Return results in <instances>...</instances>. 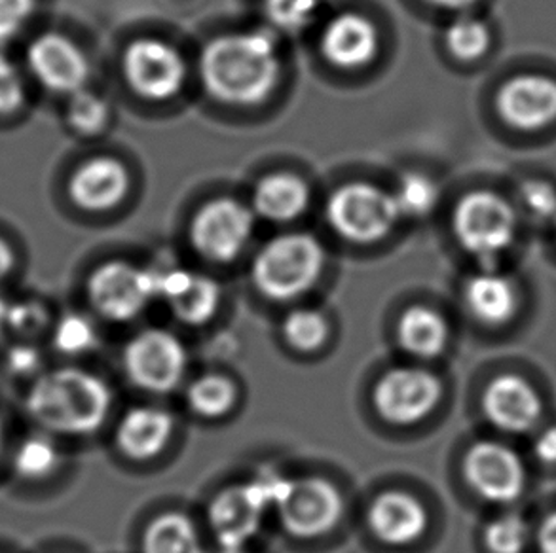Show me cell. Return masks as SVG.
Here are the masks:
<instances>
[{"label":"cell","instance_id":"obj_2","mask_svg":"<svg viewBox=\"0 0 556 553\" xmlns=\"http://www.w3.org/2000/svg\"><path fill=\"white\" fill-rule=\"evenodd\" d=\"M27 412L48 433L83 436L111 412V389L98 375L61 368L40 375L27 395Z\"/></svg>","mask_w":556,"mask_h":553},{"label":"cell","instance_id":"obj_37","mask_svg":"<svg viewBox=\"0 0 556 553\" xmlns=\"http://www.w3.org/2000/svg\"><path fill=\"white\" fill-rule=\"evenodd\" d=\"M25 103V83L14 61L0 52V116H10Z\"/></svg>","mask_w":556,"mask_h":553},{"label":"cell","instance_id":"obj_16","mask_svg":"<svg viewBox=\"0 0 556 553\" xmlns=\"http://www.w3.org/2000/svg\"><path fill=\"white\" fill-rule=\"evenodd\" d=\"M482 410L504 433H528L542 417V400L519 375H500L482 395Z\"/></svg>","mask_w":556,"mask_h":553},{"label":"cell","instance_id":"obj_5","mask_svg":"<svg viewBox=\"0 0 556 553\" xmlns=\"http://www.w3.org/2000/svg\"><path fill=\"white\" fill-rule=\"evenodd\" d=\"M327 217L342 237L355 243H372L391 232L401 213L393 195L372 184L352 182L331 195Z\"/></svg>","mask_w":556,"mask_h":553},{"label":"cell","instance_id":"obj_20","mask_svg":"<svg viewBox=\"0 0 556 553\" xmlns=\"http://www.w3.org/2000/svg\"><path fill=\"white\" fill-rule=\"evenodd\" d=\"M321 50L332 65L357 68L367 65L378 50L375 25L359 14L334 17L321 38Z\"/></svg>","mask_w":556,"mask_h":553},{"label":"cell","instance_id":"obj_27","mask_svg":"<svg viewBox=\"0 0 556 553\" xmlns=\"http://www.w3.org/2000/svg\"><path fill=\"white\" fill-rule=\"evenodd\" d=\"M58 463H60L58 448L52 438H48L46 434L27 436L15 449L14 468L23 478H45L55 471Z\"/></svg>","mask_w":556,"mask_h":553},{"label":"cell","instance_id":"obj_26","mask_svg":"<svg viewBox=\"0 0 556 553\" xmlns=\"http://www.w3.org/2000/svg\"><path fill=\"white\" fill-rule=\"evenodd\" d=\"M236 387L223 375H205L188 389V404L202 417H220L232 410Z\"/></svg>","mask_w":556,"mask_h":553},{"label":"cell","instance_id":"obj_10","mask_svg":"<svg viewBox=\"0 0 556 553\" xmlns=\"http://www.w3.org/2000/svg\"><path fill=\"white\" fill-rule=\"evenodd\" d=\"M253 224V213L248 207L223 197L207 203L195 215L190 237L203 258L213 262H230L248 245Z\"/></svg>","mask_w":556,"mask_h":553},{"label":"cell","instance_id":"obj_38","mask_svg":"<svg viewBox=\"0 0 556 553\" xmlns=\"http://www.w3.org/2000/svg\"><path fill=\"white\" fill-rule=\"evenodd\" d=\"M33 10L35 0H0V44H7L25 27Z\"/></svg>","mask_w":556,"mask_h":553},{"label":"cell","instance_id":"obj_23","mask_svg":"<svg viewBox=\"0 0 556 553\" xmlns=\"http://www.w3.org/2000/svg\"><path fill=\"white\" fill-rule=\"evenodd\" d=\"M308 205V187L294 175H270L261 180L253 194V207L261 217L286 222L299 217Z\"/></svg>","mask_w":556,"mask_h":553},{"label":"cell","instance_id":"obj_39","mask_svg":"<svg viewBox=\"0 0 556 553\" xmlns=\"http://www.w3.org/2000/svg\"><path fill=\"white\" fill-rule=\"evenodd\" d=\"M42 364V357L35 345L15 344L8 349L7 368L10 374L17 377H29L38 372V368Z\"/></svg>","mask_w":556,"mask_h":553},{"label":"cell","instance_id":"obj_30","mask_svg":"<svg viewBox=\"0 0 556 553\" xmlns=\"http://www.w3.org/2000/svg\"><path fill=\"white\" fill-rule=\"evenodd\" d=\"M484 542L492 553H522L530 542V527L519 514L497 517L484 531Z\"/></svg>","mask_w":556,"mask_h":553},{"label":"cell","instance_id":"obj_25","mask_svg":"<svg viewBox=\"0 0 556 553\" xmlns=\"http://www.w3.org/2000/svg\"><path fill=\"white\" fill-rule=\"evenodd\" d=\"M143 553H203L194 525L182 514L156 517L144 531Z\"/></svg>","mask_w":556,"mask_h":553},{"label":"cell","instance_id":"obj_41","mask_svg":"<svg viewBox=\"0 0 556 553\" xmlns=\"http://www.w3.org/2000/svg\"><path fill=\"white\" fill-rule=\"evenodd\" d=\"M538 544L542 553H556V512L543 519L538 532Z\"/></svg>","mask_w":556,"mask_h":553},{"label":"cell","instance_id":"obj_11","mask_svg":"<svg viewBox=\"0 0 556 553\" xmlns=\"http://www.w3.org/2000/svg\"><path fill=\"white\" fill-rule=\"evenodd\" d=\"M464 476L484 501L507 504L519 499L527 471L520 456L497 441H479L464 461Z\"/></svg>","mask_w":556,"mask_h":553},{"label":"cell","instance_id":"obj_36","mask_svg":"<svg viewBox=\"0 0 556 553\" xmlns=\"http://www.w3.org/2000/svg\"><path fill=\"white\" fill-rule=\"evenodd\" d=\"M48 311L37 299H22L10 304L8 330L22 337L38 336L46 329Z\"/></svg>","mask_w":556,"mask_h":553},{"label":"cell","instance_id":"obj_22","mask_svg":"<svg viewBox=\"0 0 556 553\" xmlns=\"http://www.w3.org/2000/svg\"><path fill=\"white\" fill-rule=\"evenodd\" d=\"M466 304L475 319L500 326L511 321L519 307V292L509 276L482 271L466 284Z\"/></svg>","mask_w":556,"mask_h":553},{"label":"cell","instance_id":"obj_9","mask_svg":"<svg viewBox=\"0 0 556 553\" xmlns=\"http://www.w3.org/2000/svg\"><path fill=\"white\" fill-rule=\"evenodd\" d=\"M443 397L437 375L421 368H395L383 375L375 389V406L386 421L413 425L435 410Z\"/></svg>","mask_w":556,"mask_h":553},{"label":"cell","instance_id":"obj_44","mask_svg":"<svg viewBox=\"0 0 556 553\" xmlns=\"http://www.w3.org/2000/svg\"><path fill=\"white\" fill-rule=\"evenodd\" d=\"M8 313H10V304L0 298V339L8 332Z\"/></svg>","mask_w":556,"mask_h":553},{"label":"cell","instance_id":"obj_32","mask_svg":"<svg viewBox=\"0 0 556 553\" xmlns=\"http://www.w3.org/2000/svg\"><path fill=\"white\" fill-rule=\"evenodd\" d=\"M98 342V334L88 317L78 313H68L58 322L53 330V345L55 349L65 355H83L90 351Z\"/></svg>","mask_w":556,"mask_h":553},{"label":"cell","instance_id":"obj_31","mask_svg":"<svg viewBox=\"0 0 556 553\" xmlns=\"http://www.w3.org/2000/svg\"><path fill=\"white\" fill-rule=\"evenodd\" d=\"M283 334L294 349L308 352L316 351L325 344L329 329H327L324 314L302 309V311H294L287 317Z\"/></svg>","mask_w":556,"mask_h":553},{"label":"cell","instance_id":"obj_29","mask_svg":"<svg viewBox=\"0 0 556 553\" xmlns=\"http://www.w3.org/2000/svg\"><path fill=\"white\" fill-rule=\"evenodd\" d=\"M393 197H395L401 215L424 217L435 207L439 190H437L435 182L429 177L410 172L401 179L397 192L393 194Z\"/></svg>","mask_w":556,"mask_h":553},{"label":"cell","instance_id":"obj_46","mask_svg":"<svg viewBox=\"0 0 556 553\" xmlns=\"http://www.w3.org/2000/svg\"><path fill=\"white\" fill-rule=\"evenodd\" d=\"M2 440H4V436H2V423H0V451H2Z\"/></svg>","mask_w":556,"mask_h":553},{"label":"cell","instance_id":"obj_15","mask_svg":"<svg viewBox=\"0 0 556 553\" xmlns=\"http://www.w3.org/2000/svg\"><path fill=\"white\" fill-rule=\"evenodd\" d=\"M27 63L30 73L48 90L76 93L88 80V60L80 48L58 33H46L29 46Z\"/></svg>","mask_w":556,"mask_h":553},{"label":"cell","instance_id":"obj_35","mask_svg":"<svg viewBox=\"0 0 556 553\" xmlns=\"http://www.w3.org/2000/svg\"><path fill=\"white\" fill-rule=\"evenodd\" d=\"M519 200L522 209L530 217L540 220L556 218V188L547 180H527L519 188Z\"/></svg>","mask_w":556,"mask_h":553},{"label":"cell","instance_id":"obj_3","mask_svg":"<svg viewBox=\"0 0 556 553\" xmlns=\"http://www.w3.org/2000/svg\"><path fill=\"white\" fill-rule=\"evenodd\" d=\"M321 270V245L312 235L291 233L271 240L256 255L253 281L266 298L287 301L308 292Z\"/></svg>","mask_w":556,"mask_h":553},{"label":"cell","instance_id":"obj_1","mask_svg":"<svg viewBox=\"0 0 556 553\" xmlns=\"http://www.w3.org/2000/svg\"><path fill=\"white\" fill-rule=\"evenodd\" d=\"M200 67L205 90L230 105H256L278 83L276 44L261 30L215 38L205 46Z\"/></svg>","mask_w":556,"mask_h":553},{"label":"cell","instance_id":"obj_6","mask_svg":"<svg viewBox=\"0 0 556 553\" xmlns=\"http://www.w3.org/2000/svg\"><path fill=\"white\" fill-rule=\"evenodd\" d=\"M91 306L111 321L134 319L159 298V273L126 262L101 266L88 283Z\"/></svg>","mask_w":556,"mask_h":553},{"label":"cell","instance_id":"obj_43","mask_svg":"<svg viewBox=\"0 0 556 553\" xmlns=\"http://www.w3.org/2000/svg\"><path fill=\"white\" fill-rule=\"evenodd\" d=\"M433 7L446 8V10H467L473 7L477 0H428Z\"/></svg>","mask_w":556,"mask_h":553},{"label":"cell","instance_id":"obj_33","mask_svg":"<svg viewBox=\"0 0 556 553\" xmlns=\"http://www.w3.org/2000/svg\"><path fill=\"white\" fill-rule=\"evenodd\" d=\"M68 124L75 131L91 136L103 129L109 118V106L103 99L93 95L90 91L80 90L71 95L67 108Z\"/></svg>","mask_w":556,"mask_h":553},{"label":"cell","instance_id":"obj_47","mask_svg":"<svg viewBox=\"0 0 556 553\" xmlns=\"http://www.w3.org/2000/svg\"><path fill=\"white\" fill-rule=\"evenodd\" d=\"M553 222H555V233H556V218H555V220H553Z\"/></svg>","mask_w":556,"mask_h":553},{"label":"cell","instance_id":"obj_17","mask_svg":"<svg viewBox=\"0 0 556 553\" xmlns=\"http://www.w3.org/2000/svg\"><path fill=\"white\" fill-rule=\"evenodd\" d=\"M126 167L111 157H96L76 169L68 182L73 202L86 210H106L128 192Z\"/></svg>","mask_w":556,"mask_h":553},{"label":"cell","instance_id":"obj_8","mask_svg":"<svg viewBox=\"0 0 556 553\" xmlns=\"http://www.w3.org/2000/svg\"><path fill=\"white\" fill-rule=\"evenodd\" d=\"M124 366L137 387L169 393L181 383L187 355L181 342L164 330H147L134 337L124 352Z\"/></svg>","mask_w":556,"mask_h":553},{"label":"cell","instance_id":"obj_13","mask_svg":"<svg viewBox=\"0 0 556 553\" xmlns=\"http://www.w3.org/2000/svg\"><path fill=\"white\" fill-rule=\"evenodd\" d=\"M271 506L261 479L249 486L228 487L210 506V525L225 550L243 548L255 537L264 510Z\"/></svg>","mask_w":556,"mask_h":553},{"label":"cell","instance_id":"obj_34","mask_svg":"<svg viewBox=\"0 0 556 553\" xmlns=\"http://www.w3.org/2000/svg\"><path fill=\"white\" fill-rule=\"evenodd\" d=\"M319 0H264V12L276 27L299 30L316 14Z\"/></svg>","mask_w":556,"mask_h":553},{"label":"cell","instance_id":"obj_12","mask_svg":"<svg viewBox=\"0 0 556 553\" xmlns=\"http://www.w3.org/2000/svg\"><path fill=\"white\" fill-rule=\"evenodd\" d=\"M124 75L137 95L162 101L181 90L187 68L172 46L154 38H141L126 50Z\"/></svg>","mask_w":556,"mask_h":553},{"label":"cell","instance_id":"obj_18","mask_svg":"<svg viewBox=\"0 0 556 553\" xmlns=\"http://www.w3.org/2000/svg\"><path fill=\"white\" fill-rule=\"evenodd\" d=\"M369 525L378 539L391 546H405L420 539L428 527V512L406 493H383L372 502Z\"/></svg>","mask_w":556,"mask_h":553},{"label":"cell","instance_id":"obj_24","mask_svg":"<svg viewBox=\"0 0 556 553\" xmlns=\"http://www.w3.org/2000/svg\"><path fill=\"white\" fill-rule=\"evenodd\" d=\"M399 339L418 359L441 355L448 339V326L441 314L428 307H413L399 321Z\"/></svg>","mask_w":556,"mask_h":553},{"label":"cell","instance_id":"obj_4","mask_svg":"<svg viewBox=\"0 0 556 553\" xmlns=\"http://www.w3.org/2000/svg\"><path fill=\"white\" fill-rule=\"evenodd\" d=\"M452 228L464 250L482 262H494L517 240L519 217L502 195L477 190L459 200L452 215Z\"/></svg>","mask_w":556,"mask_h":553},{"label":"cell","instance_id":"obj_42","mask_svg":"<svg viewBox=\"0 0 556 553\" xmlns=\"http://www.w3.org/2000/svg\"><path fill=\"white\" fill-rule=\"evenodd\" d=\"M14 268V250L0 237V281Z\"/></svg>","mask_w":556,"mask_h":553},{"label":"cell","instance_id":"obj_14","mask_svg":"<svg viewBox=\"0 0 556 553\" xmlns=\"http://www.w3.org/2000/svg\"><path fill=\"white\" fill-rule=\"evenodd\" d=\"M496 108L509 128H547L556 120V80L545 75L513 76L497 91Z\"/></svg>","mask_w":556,"mask_h":553},{"label":"cell","instance_id":"obj_45","mask_svg":"<svg viewBox=\"0 0 556 553\" xmlns=\"http://www.w3.org/2000/svg\"><path fill=\"white\" fill-rule=\"evenodd\" d=\"M225 553H245L243 548H232V550H225Z\"/></svg>","mask_w":556,"mask_h":553},{"label":"cell","instance_id":"obj_28","mask_svg":"<svg viewBox=\"0 0 556 553\" xmlns=\"http://www.w3.org/2000/svg\"><path fill=\"white\" fill-rule=\"evenodd\" d=\"M444 42L454 57L462 61L479 60L490 48V29L486 23L473 15H462L446 29Z\"/></svg>","mask_w":556,"mask_h":553},{"label":"cell","instance_id":"obj_7","mask_svg":"<svg viewBox=\"0 0 556 553\" xmlns=\"http://www.w3.org/2000/svg\"><path fill=\"white\" fill-rule=\"evenodd\" d=\"M276 506L286 531L296 539L321 537L342 516V497L327 479H287Z\"/></svg>","mask_w":556,"mask_h":553},{"label":"cell","instance_id":"obj_19","mask_svg":"<svg viewBox=\"0 0 556 553\" xmlns=\"http://www.w3.org/2000/svg\"><path fill=\"white\" fill-rule=\"evenodd\" d=\"M159 296L167 299L177 319L187 324H203L217 311L220 291L210 276L174 270L159 273Z\"/></svg>","mask_w":556,"mask_h":553},{"label":"cell","instance_id":"obj_40","mask_svg":"<svg viewBox=\"0 0 556 553\" xmlns=\"http://www.w3.org/2000/svg\"><path fill=\"white\" fill-rule=\"evenodd\" d=\"M534 451L542 463H556V426L545 428L534 441Z\"/></svg>","mask_w":556,"mask_h":553},{"label":"cell","instance_id":"obj_21","mask_svg":"<svg viewBox=\"0 0 556 553\" xmlns=\"http://www.w3.org/2000/svg\"><path fill=\"white\" fill-rule=\"evenodd\" d=\"M174 430V417L156 408H136L122 419L116 443L124 455L147 461L166 448Z\"/></svg>","mask_w":556,"mask_h":553}]
</instances>
